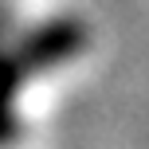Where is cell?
<instances>
[{
	"mask_svg": "<svg viewBox=\"0 0 149 149\" xmlns=\"http://www.w3.org/2000/svg\"><path fill=\"white\" fill-rule=\"evenodd\" d=\"M28 82V74L20 71V63L12 59L8 43L0 39V149L16 145L20 137V114H16V98H20V86Z\"/></svg>",
	"mask_w": 149,
	"mask_h": 149,
	"instance_id": "2",
	"label": "cell"
},
{
	"mask_svg": "<svg viewBox=\"0 0 149 149\" xmlns=\"http://www.w3.org/2000/svg\"><path fill=\"white\" fill-rule=\"evenodd\" d=\"M8 36H12V8L0 4V39H8Z\"/></svg>",
	"mask_w": 149,
	"mask_h": 149,
	"instance_id": "3",
	"label": "cell"
},
{
	"mask_svg": "<svg viewBox=\"0 0 149 149\" xmlns=\"http://www.w3.org/2000/svg\"><path fill=\"white\" fill-rule=\"evenodd\" d=\"M86 39H90V31L79 16H51L43 24H31V28L8 36L4 43L12 51V59L20 63V71L28 79H36V74H47L63 63H71L74 55H82Z\"/></svg>",
	"mask_w": 149,
	"mask_h": 149,
	"instance_id": "1",
	"label": "cell"
}]
</instances>
